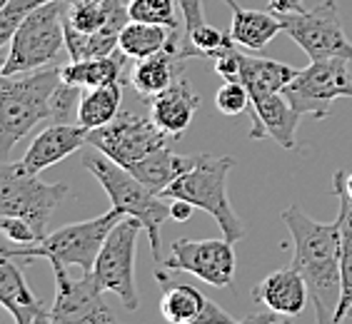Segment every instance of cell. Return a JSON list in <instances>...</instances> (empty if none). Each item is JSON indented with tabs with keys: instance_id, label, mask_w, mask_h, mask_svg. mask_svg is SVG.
<instances>
[{
	"instance_id": "cell-36",
	"label": "cell",
	"mask_w": 352,
	"mask_h": 324,
	"mask_svg": "<svg viewBox=\"0 0 352 324\" xmlns=\"http://www.w3.org/2000/svg\"><path fill=\"white\" fill-rule=\"evenodd\" d=\"M33 324H55L53 319H50V310H45V312H41L38 317H35V322Z\"/></svg>"
},
{
	"instance_id": "cell-33",
	"label": "cell",
	"mask_w": 352,
	"mask_h": 324,
	"mask_svg": "<svg viewBox=\"0 0 352 324\" xmlns=\"http://www.w3.org/2000/svg\"><path fill=\"white\" fill-rule=\"evenodd\" d=\"M245 324H295L290 317H285V314H278V312H258V314H250V317L245 319Z\"/></svg>"
},
{
	"instance_id": "cell-30",
	"label": "cell",
	"mask_w": 352,
	"mask_h": 324,
	"mask_svg": "<svg viewBox=\"0 0 352 324\" xmlns=\"http://www.w3.org/2000/svg\"><path fill=\"white\" fill-rule=\"evenodd\" d=\"M80 97V90L73 88V85H65L60 80V85H58V90L53 95V102H50V122H65V125L78 122Z\"/></svg>"
},
{
	"instance_id": "cell-7",
	"label": "cell",
	"mask_w": 352,
	"mask_h": 324,
	"mask_svg": "<svg viewBox=\"0 0 352 324\" xmlns=\"http://www.w3.org/2000/svg\"><path fill=\"white\" fill-rule=\"evenodd\" d=\"M65 195L68 185L43 183L41 175H30L21 162H3L0 167V215L25 220L41 240L47 235V222Z\"/></svg>"
},
{
	"instance_id": "cell-6",
	"label": "cell",
	"mask_w": 352,
	"mask_h": 324,
	"mask_svg": "<svg viewBox=\"0 0 352 324\" xmlns=\"http://www.w3.org/2000/svg\"><path fill=\"white\" fill-rule=\"evenodd\" d=\"M65 0H47L35 8L8 43L3 75H23L50 68L65 50Z\"/></svg>"
},
{
	"instance_id": "cell-37",
	"label": "cell",
	"mask_w": 352,
	"mask_h": 324,
	"mask_svg": "<svg viewBox=\"0 0 352 324\" xmlns=\"http://www.w3.org/2000/svg\"><path fill=\"white\" fill-rule=\"evenodd\" d=\"M345 185H347V192H350V197H352V172L345 175Z\"/></svg>"
},
{
	"instance_id": "cell-3",
	"label": "cell",
	"mask_w": 352,
	"mask_h": 324,
	"mask_svg": "<svg viewBox=\"0 0 352 324\" xmlns=\"http://www.w3.org/2000/svg\"><path fill=\"white\" fill-rule=\"evenodd\" d=\"M60 85V68H41L0 78V155L6 160L15 142L50 120V102Z\"/></svg>"
},
{
	"instance_id": "cell-29",
	"label": "cell",
	"mask_w": 352,
	"mask_h": 324,
	"mask_svg": "<svg viewBox=\"0 0 352 324\" xmlns=\"http://www.w3.org/2000/svg\"><path fill=\"white\" fill-rule=\"evenodd\" d=\"M215 108L228 117L240 115L245 110H250V90L240 80H225L223 88L215 93Z\"/></svg>"
},
{
	"instance_id": "cell-32",
	"label": "cell",
	"mask_w": 352,
	"mask_h": 324,
	"mask_svg": "<svg viewBox=\"0 0 352 324\" xmlns=\"http://www.w3.org/2000/svg\"><path fill=\"white\" fill-rule=\"evenodd\" d=\"M212 62H215V73L223 80H240V50H237V45L223 50L217 58H212Z\"/></svg>"
},
{
	"instance_id": "cell-4",
	"label": "cell",
	"mask_w": 352,
	"mask_h": 324,
	"mask_svg": "<svg viewBox=\"0 0 352 324\" xmlns=\"http://www.w3.org/2000/svg\"><path fill=\"white\" fill-rule=\"evenodd\" d=\"M232 167H235L232 157L195 155L192 167L183 172L173 185H168L160 192V197L163 200H185V202L195 205L197 209H205L220 224L225 240L235 244L245 237V224L235 215L230 197H228V175Z\"/></svg>"
},
{
	"instance_id": "cell-12",
	"label": "cell",
	"mask_w": 352,
	"mask_h": 324,
	"mask_svg": "<svg viewBox=\"0 0 352 324\" xmlns=\"http://www.w3.org/2000/svg\"><path fill=\"white\" fill-rule=\"evenodd\" d=\"M55 272V302L50 304V319L55 324H125L105 302V292L95 284L90 272L73 277L65 264L50 262Z\"/></svg>"
},
{
	"instance_id": "cell-14",
	"label": "cell",
	"mask_w": 352,
	"mask_h": 324,
	"mask_svg": "<svg viewBox=\"0 0 352 324\" xmlns=\"http://www.w3.org/2000/svg\"><path fill=\"white\" fill-rule=\"evenodd\" d=\"M157 282L163 284L160 314L168 324H245V319L230 317L223 307H217L203 292L188 282H170L168 272L155 270Z\"/></svg>"
},
{
	"instance_id": "cell-8",
	"label": "cell",
	"mask_w": 352,
	"mask_h": 324,
	"mask_svg": "<svg viewBox=\"0 0 352 324\" xmlns=\"http://www.w3.org/2000/svg\"><path fill=\"white\" fill-rule=\"evenodd\" d=\"M173 137L157 128L155 120L138 110H120L113 122L88 132V145L120 167L130 170L157 150L170 148Z\"/></svg>"
},
{
	"instance_id": "cell-27",
	"label": "cell",
	"mask_w": 352,
	"mask_h": 324,
	"mask_svg": "<svg viewBox=\"0 0 352 324\" xmlns=\"http://www.w3.org/2000/svg\"><path fill=\"white\" fill-rule=\"evenodd\" d=\"M177 5H180L177 0H128V15L130 21L183 30L177 18Z\"/></svg>"
},
{
	"instance_id": "cell-21",
	"label": "cell",
	"mask_w": 352,
	"mask_h": 324,
	"mask_svg": "<svg viewBox=\"0 0 352 324\" xmlns=\"http://www.w3.org/2000/svg\"><path fill=\"white\" fill-rule=\"evenodd\" d=\"M230 8V35L237 45L250 47V50H263L278 33H283V21L280 15L265 13V10H250L243 8L237 0H225Z\"/></svg>"
},
{
	"instance_id": "cell-18",
	"label": "cell",
	"mask_w": 352,
	"mask_h": 324,
	"mask_svg": "<svg viewBox=\"0 0 352 324\" xmlns=\"http://www.w3.org/2000/svg\"><path fill=\"white\" fill-rule=\"evenodd\" d=\"M200 102L203 100L192 90L190 80H185L183 75H180L168 90H163L155 97H150L148 108H150V117L155 120L157 128L163 130V132H168L173 140H177L190 128V122L195 117Z\"/></svg>"
},
{
	"instance_id": "cell-24",
	"label": "cell",
	"mask_w": 352,
	"mask_h": 324,
	"mask_svg": "<svg viewBox=\"0 0 352 324\" xmlns=\"http://www.w3.org/2000/svg\"><path fill=\"white\" fill-rule=\"evenodd\" d=\"M192 162H195V155H177L170 148H163L148 155L142 162H138L135 167H130V172L142 185H148L155 195H160L168 185H173L183 172L192 167Z\"/></svg>"
},
{
	"instance_id": "cell-28",
	"label": "cell",
	"mask_w": 352,
	"mask_h": 324,
	"mask_svg": "<svg viewBox=\"0 0 352 324\" xmlns=\"http://www.w3.org/2000/svg\"><path fill=\"white\" fill-rule=\"evenodd\" d=\"M128 55L118 47L113 55L105 58H95V60H85V90L90 88H105V85H116L122 82L125 70H128Z\"/></svg>"
},
{
	"instance_id": "cell-34",
	"label": "cell",
	"mask_w": 352,
	"mask_h": 324,
	"mask_svg": "<svg viewBox=\"0 0 352 324\" xmlns=\"http://www.w3.org/2000/svg\"><path fill=\"white\" fill-rule=\"evenodd\" d=\"M302 3L305 0H267V10H272L275 15L298 13V10H302Z\"/></svg>"
},
{
	"instance_id": "cell-41",
	"label": "cell",
	"mask_w": 352,
	"mask_h": 324,
	"mask_svg": "<svg viewBox=\"0 0 352 324\" xmlns=\"http://www.w3.org/2000/svg\"><path fill=\"white\" fill-rule=\"evenodd\" d=\"M338 324H342V322H338Z\"/></svg>"
},
{
	"instance_id": "cell-35",
	"label": "cell",
	"mask_w": 352,
	"mask_h": 324,
	"mask_svg": "<svg viewBox=\"0 0 352 324\" xmlns=\"http://www.w3.org/2000/svg\"><path fill=\"white\" fill-rule=\"evenodd\" d=\"M195 205L185 202V200H170V220H177V222H185L190 220Z\"/></svg>"
},
{
	"instance_id": "cell-1",
	"label": "cell",
	"mask_w": 352,
	"mask_h": 324,
	"mask_svg": "<svg viewBox=\"0 0 352 324\" xmlns=\"http://www.w3.org/2000/svg\"><path fill=\"white\" fill-rule=\"evenodd\" d=\"M283 222L292 237V264L302 272L310 287V297L318 310V324H332L338 312L342 277H340V250L342 230L340 217L332 222H318L300 205L283 209Z\"/></svg>"
},
{
	"instance_id": "cell-26",
	"label": "cell",
	"mask_w": 352,
	"mask_h": 324,
	"mask_svg": "<svg viewBox=\"0 0 352 324\" xmlns=\"http://www.w3.org/2000/svg\"><path fill=\"white\" fill-rule=\"evenodd\" d=\"M173 33H175V30H170V27H163V25L130 21L128 25L122 27L120 45L118 47L128 55L130 60H142V58H150V55L168 50Z\"/></svg>"
},
{
	"instance_id": "cell-39",
	"label": "cell",
	"mask_w": 352,
	"mask_h": 324,
	"mask_svg": "<svg viewBox=\"0 0 352 324\" xmlns=\"http://www.w3.org/2000/svg\"><path fill=\"white\" fill-rule=\"evenodd\" d=\"M347 317H350V319H352V310H350V314H347Z\"/></svg>"
},
{
	"instance_id": "cell-40",
	"label": "cell",
	"mask_w": 352,
	"mask_h": 324,
	"mask_svg": "<svg viewBox=\"0 0 352 324\" xmlns=\"http://www.w3.org/2000/svg\"><path fill=\"white\" fill-rule=\"evenodd\" d=\"M65 3H75V0H65Z\"/></svg>"
},
{
	"instance_id": "cell-19",
	"label": "cell",
	"mask_w": 352,
	"mask_h": 324,
	"mask_svg": "<svg viewBox=\"0 0 352 324\" xmlns=\"http://www.w3.org/2000/svg\"><path fill=\"white\" fill-rule=\"evenodd\" d=\"M0 302L13 314L15 324H33L35 317L45 312L43 302L30 290L23 267L6 255L0 259Z\"/></svg>"
},
{
	"instance_id": "cell-23",
	"label": "cell",
	"mask_w": 352,
	"mask_h": 324,
	"mask_svg": "<svg viewBox=\"0 0 352 324\" xmlns=\"http://www.w3.org/2000/svg\"><path fill=\"white\" fill-rule=\"evenodd\" d=\"M295 75H298V70L287 62L240 53V82L250 90V95L283 93Z\"/></svg>"
},
{
	"instance_id": "cell-9",
	"label": "cell",
	"mask_w": 352,
	"mask_h": 324,
	"mask_svg": "<svg viewBox=\"0 0 352 324\" xmlns=\"http://www.w3.org/2000/svg\"><path fill=\"white\" fill-rule=\"evenodd\" d=\"M140 230L145 227L138 217H122L110 230L90 272L95 284L102 292H113L128 312H135L140 307V297L135 290V244Z\"/></svg>"
},
{
	"instance_id": "cell-15",
	"label": "cell",
	"mask_w": 352,
	"mask_h": 324,
	"mask_svg": "<svg viewBox=\"0 0 352 324\" xmlns=\"http://www.w3.org/2000/svg\"><path fill=\"white\" fill-rule=\"evenodd\" d=\"M250 115H252V128L250 137L252 140H263V137H272L280 148L295 150L300 125V113L292 108V102L285 97V93H255L250 95Z\"/></svg>"
},
{
	"instance_id": "cell-16",
	"label": "cell",
	"mask_w": 352,
	"mask_h": 324,
	"mask_svg": "<svg viewBox=\"0 0 352 324\" xmlns=\"http://www.w3.org/2000/svg\"><path fill=\"white\" fill-rule=\"evenodd\" d=\"M88 132L82 125L73 122H50L43 132L33 137V142L28 145L25 155H23L21 165L30 172V175H41L43 170H47L55 162L65 160V157L75 155L82 145H88Z\"/></svg>"
},
{
	"instance_id": "cell-31",
	"label": "cell",
	"mask_w": 352,
	"mask_h": 324,
	"mask_svg": "<svg viewBox=\"0 0 352 324\" xmlns=\"http://www.w3.org/2000/svg\"><path fill=\"white\" fill-rule=\"evenodd\" d=\"M0 230L8 240H13L18 244H33L41 242V235L25 222L21 217H10V215H0Z\"/></svg>"
},
{
	"instance_id": "cell-38",
	"label": "cell",
	"mask_w": 352,
	"mask_h": 324,
	"mask_svg": "<svg viewBox=\"0 0 352 324\" xmlns=\"http://www.w3.org/2000/svg\"><path fill=\"white\" fill-rule=\"evenodd\" d=\"M6 3H8V0H0V8H3V5H6Z\"/></svg>"
},
{
	"instance_id": "cell-10",
	"label": "cell",
	"mask_w": 352,
	"mask_h": 324,
	"mask_svg": "<svg viewBox=\"0 0 352 324\" xmlns=\"http://www.w3.org/2000/svg\"><path fill=\"white\" fill-rule=\"evenodd\" d=\"M345 58H325L310 60V65L298 70L290 85L283 90L285 97L300 115H312L325 120L330 115L332 102L340 97H352V78Z\"/></svg>"
},
{
	"instance_id": "cell-13",
	"label": "cell",
	"mask_w": 352,
	"mask_h": 324,
	"mask_svg": "<svg viewBox=\"0 0 352 324\" xmlns=\"http://www.w3.org/2000/svg\"><path fill=\"white\" fill-rule=\"evenodd\" d=\"M165 270L188 272L210 287H230L235 279L237 257L230 240H175L163 259Z\"/></svg>"
},
{
	"instance_id": "cell-2",
	"label": "cell",
	"mask_w": 352,
	"mask_h": 324,
	"mask_svg": "<svg viewBox=\"0 0 352 324\" xmlns=\"http://www.w3.org/2000/svg\"><path fill=\"white\" fill-rule=\"evenodd\" d=\"M82 167L100 183L105 195L110 197V205L122 212L125 217H138L145 227V235L150 240V252L157 264H163V240H160V227L165 220H170V205L160 195H155L148 185H142L130 170L120 167L118 162L105 157L102 152H90L85 150L80 155Z\"/></svg>"
},
{
	"instance_id": "cell-22",
	"label": "cell",
	"mask_w": 352,
	"mask_h": 324,
	"mask_svg": "<svg viewBox=\"0 0 352 324\" xmlns=\"http://www.w3.org/2000/svg\"><path fill=\"white\" fill-rule=\"evenodd\" d=\"M180 58L170 50L163 53H155L150 58H142V60H133V68H130V85L135 88V93L145 100L160 95L163 90H168L173 82L180 78L177 70H180Z\"/></svg>"
},
{
	"instance_id": "cell-11",
	"label": "cell",
	"mask_w": 352,
	"mask_h": 324,
	"mask_svg": "<svg viewBox=\"0 0 352 324\" xmlns=\"http://www.w3.org/2000/svg\"><path fill=\"white\" fill-rule=\"evenodd\" d=\"M280 21H283V33L290 35L310 60H325V58L352 60V43L342 30L335 0H322L310 10L302 8L298 13H283Z\"/></svg>"
},
{
	"instance_id": "cell-5",
	"label": "cell",
	"mask_w": 352,
	"mask_h": 324,
	"mask_svg": "<svg viewBox=\"0 0 352 324\" xmlns=\"http://www.w3.org/2000/svg\"><path fill=\"white\" fill-rule=\"evenodd\" d=\"M122 212L116 207L98 215L93 220H82V222L65 224L60 230L47 232L41 242L33 244H18V247H0V255L13 257L18 262H33V259H47V262L60 264H75L82 272H93L95 259L100 255L102 244L108 240L110 230L122 220Z\"/></svg>"
},
{
	"instance_id": "cell-17",
	"label": "cell",
	"mask_w": 352,
	"mask_h": 324,
	"mask_svg": "<svg viewBox=\"0 0 352 324\" xmlns=\"http://www.w3.org/2000/svg\"><path fill=\"white\" fill-rule=\"evenodd\" d=\"M307 297H310L307 279L302 277V272L295 264L272 272L263 282L252 287V299L255 302L263 304L265 310L285 314V317H295V314L305 310Z\"/></svg>"
},
{
	"instance_id": "cell-20",
	"label": "cell",
	"mask_w": 352,
	"mask_h": 324,
	"mask_svg": "<svg viewBox=\"0 0 352 324\" xmlns=\"http://www.w3.org/2000/svg\"><path fill=\"white\" fill-rule=\"evenodd\" d=\"M345 170H338L332 177V192L340 200V230H342V250H340V277H342V292H340L338 312L332 324L342 322L352 310V197L345 185Z\"/></svg>"
},
{
	"instance_id": "cell-25",
	"label": "cell",
	"mask_w": 352,
	"mask_h": 324,
	"mask_svg": "<svg viewBox=\"0 0 352 324\" xmlns=\"http://www.w3.org/2000/svg\"><path fill=\"white\" fill-rule=\"evenodd\" d=\"M122 105V82L105 85V88H90L80 97L78 105V125L85 130H98L113 122L120 115Z\"/></svg>"
}]
</instances>
